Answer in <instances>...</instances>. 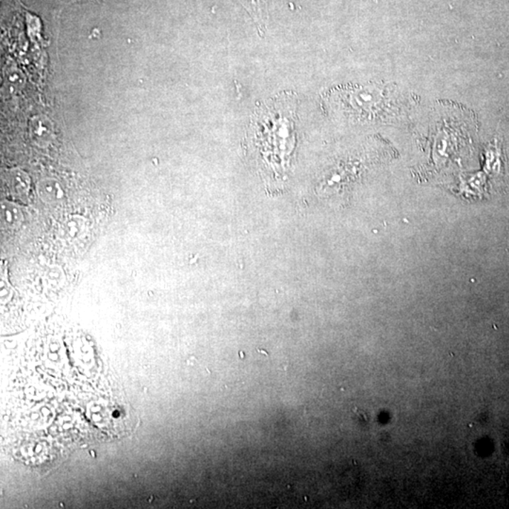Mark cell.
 <instances>
[{"label": "cell", "instance_id": "cell-1", "mask_svg": "<svg viewBox=\"0 0 509 509\" xmlns=\"http://www.w3.org/2000/svg\"><path fill=\"white\" fill-rule=\"evenodd\" d=\"M383 94L376 88H352L332 94L333 104L355 119H373L381 110Z\"/></svg>", "mask_w": 509, "mask_h": 509}, {"label": "cell", "instance_id": "cell-2", "mask_svg": "<svg viewBox=\"0 0 509 509\" xmlns=\"http://www.w3.org/2000/svg\"><path fill=\"white\" fill-rule=\"evenodd\" d=\"M244 7L251 14L253 19L261 28L266 27L267 17V3L268 0H241Z\"/></svg>", "mask_w": 509, "mask_h": 509}]
</instances>
